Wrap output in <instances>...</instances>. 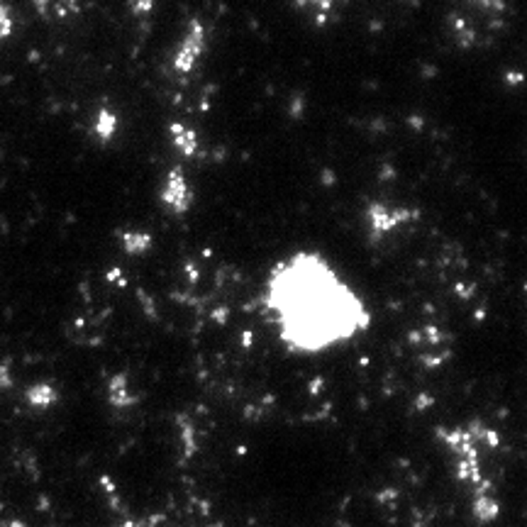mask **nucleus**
Returning <instances> with one entry per match:
<instances>
[{
  "label": "nucleus",
  "mask_w": 527,
  "mask_h": 527,
  "mask_svg": "<svg viewBox=\"0 0 527 527\" xmlns=\"http://www.w3.org/2000/svg\"><path fill=\"white\" fill-rule=\"evenodd\" d=\"M171 140H174V147L183 154V157H193V154H196L198 140H196V135L188 128H183V125H174V128H171Z\"/></svg>",
  "instance_id": "20e7f679"
},
{
  "label": "nucleus",
  "mask_w": 527,
  "mask_h": 527,
  "mask_svg": "<svg viewBox=\"0 0 527 527\" xmlns=\"http://www.w3.org/2000/svg\"><path fill=\"white\" fill-rule=\"evenodd\" d=\"M115 130H118V118H115L113 113H108V110H101V113L96 115V125H93L96 137L106 142L115 135Z\"/></svg>",
  "instance_id": "39448f33"
},
{
  "label": "nucleus",
  "mask_w": 527,
  "mask_h": 527,
  "mask_svg": "<svg viewBox=\"0 0 527 527\" xmlns=\"http://www.w3.org/2000/svg\"><path fill=\"white\" fill-rule=\"evenodd\" d=\"M203 42H205V35H203V27L193 22V25L188 27V35L183 37V42H181V47L176 49V57H174V66L178 71H191L198 62V57H200L203 52Z\"/></svg>",
  "instance_id": "f03ea898"
},
{
  "label": "nucleus",
  "mask_w": 527,
  "mask_h": 527,
  "mask_svg": "<svg viewBox=\"0 0 527 527\" xmlns=\"http://www.w3.org/2000/svg\"><path fill=\"white\" fill-rule=\"evenodd\" d=\"M164 203H166L171 210L176 212H183L186 208H188L191 203V193H188V183H186L183 174L181 171H171L166 178V183H164Z\"/></svg>",
  "instance_id": "7ed1b4c3"
},
{
  "label": "nucleus",
  "mask_w": 527,
  "mask_h": 527,
  "mask_svg": "<svg viewBox=\"0 0 527 527\" xmlns=\"http://www.w3.org/2000/svg\"><path fill=\"white\" fill-rule=\"evenodd\" d=\"M15 35V15L5 0H0V42L10 40Z\"/></svg>",
  "instance_id": "423d86ee"
},
{
  "label": "nucleus",
  "mask_w": 527,
  "mask_h": 527,
  "mask_svg": "<svg viewBox=\"0 0 527 527\" xmlns=\"http://www.w3.org/2000/svg\"><path fill=\"white\" fill-rule=\"evenodd\" d=\"M264 305L278 342L303 356L347 347L371 325L361 295L312 251H298L273 268Z\"/></svg>",
  "instance_id": "f257e3e1"
}]
</instances>
